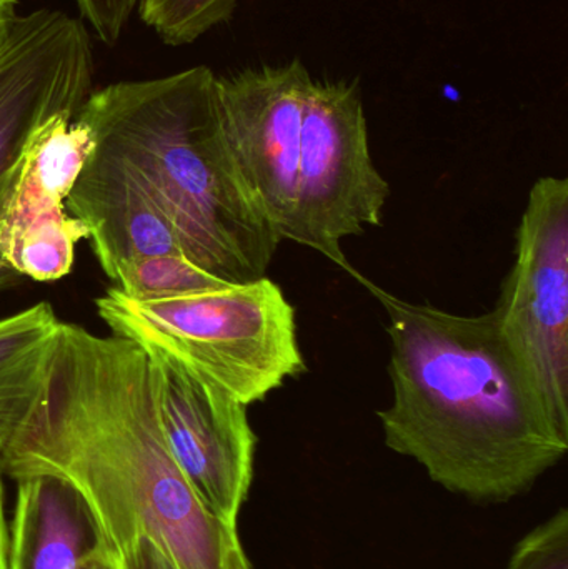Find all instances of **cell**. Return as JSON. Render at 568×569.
Here are the masks:
<instances>
[{
    "label": "cell",
    "mask_w": 568,
    "mask_h": 569,
    "mask_svg": "<svg viewBox=\"0 0 568 569\" xmlns=\"http://www.w3.org/2000/svg\"><path fill=\"white\" fill-rule=\"evenodd\" d=\"M59 323L46 301L0 318V453L39 397Z\"/></svg>",
    "instance_id": "13"
},
{
    "label": "cell",
    "mask_w": 568,
    "mask_h": 569,
    "mask_svg": "<svg viewBox=\"0 0 568 569\" xmlns=\"http://www.w3.org/2000/svg\"><path fill=\"white\" fill-rule=\"evenodd\" d=\"M83 19L93 27L99 39L113 46L126 29L139 0H76Z\"/></svg>",
    "instance_id": "17"
},
{
    "label": "cell",
    "mask_w": 568,
    "mask_h": 569,
    "mask_svg": "<svg viewBox=\"0 0 568 569\" xmlns=\"http://www.w3.org/2000/svg\"><path fill=\"white\" fill-rule=\"evenodd\" d=\"M89 33L62 10L13 17L0 43V222L33 137L59 116L76 117L92 93ZM22 277L0 252V291Z\"/></svg>",
    "instance_id": "7"
},
{
    "label": "cell",
    "mask_w": 568,
    "mask_h": 569,
    "mask_svg": "<svg viewBox=\"0 0 568 569\" xmlns=\"http://www.w3.org/2000/svg\"><path fill=\"white\" fill-rule=\"evenodd\" d=\"M86 569H119L117 568V558L112 551H103L99 557L93 558Z\"/></svg>",
    "instance_id": "21"
},
{
    "label": "cell",
    "mask_w": 568,
    "mask_h": 569,
    "mask_svg": "<svg viewBox=\"0 0 568 569\" xmlns=\"http://www.w3.org/2000/svg\"><path fill=\"white\" fill-rule=\"evenodd\" d=\"M2 467H0V569H9L7 553H9V527L6 521V508H3Z\"/></svg>",
    "instance_id": "19"
},
{
    "label": "cell",
    "mask_w": 568,
    "mask_h": 569,
    "mask_svg": "<svg viewBox=\"0 0 568 569\" xmlns=\"http://www.w3.org/2000/svg\"><path fill=\"white\" fill-rule=\"evenodd\" d=\"M117 290L133 300L192 293L226 283L190 262L183 253L140 257L123 262L112 277Z\"/></svg>",
    "instance_id": "14"
},
{
    "label": "cell",
    "mask_w": 568,
    "mask_h": 569,
    "mask_svg": "<svg viewBox=\"0 0 568 569\" xmlns=\"http://www.w3.org/2000/svg\"><path fill=\"white\" fill-rule=\"evenodd\" d=\"M93 147L87 126L59 116L33 137L0 222V252L22 279L56 282L70 273L87 239L66 200Z\"/></svg>",
    "instance_id": "10"
},
{
    "label": "cell",
    "mask_w": 568,
    "mask_h": 569,
    "mask_svg": "<svg viewBox=\"0 0 568 569\" xmlns=\"http://www.w3.org/2000/svg\"><path fill=\"white\" fill-rule=\"evenodd\" d=\"M110 551L82 495L50 475L17 480L9 569H86Z\"/></svg>",
    "instance_id": "12"
},
{
    "label": "cell",
    "mask_w": 568,
    "mask_h": 569,
    "mask_svg": "<svg viewBox=\"0 0 568 569\" xmlns=\"http://www.w3.org/2000/svg\"><path fill=\"white\" fill-rule=\"evenodd\" d=\"M299 60L217 77L220 120L237 172L280 242L296 206L303 107L312 86Z\"/></svg>",
    "instance_id": "9"
},
{
    "label": "cell",
    "mask_w": 568,
    "mask_h": 569,
    "mask_svg": "<svg viewBox=\"0 0 568 569\" xmlns=\"http://www.w3.org/2000/svg\"><path fill=\"white\" fill-rule=\"evenodd\" d=\"M390 186L377 170L357 83L312 80L303 107L290 242L322 253L350 276L342 242L380 227Z\"/></svg>",
    "instance_id": "5"
},
{
    "label": "cell",
    "mask_w": 568,
    "mask_h": 569,
    "mask_svg": "<svg viewBox=\"0 0 568 569\" xmlns=\"http://www.w3.org/2000/svg\"><path fill=\"white\" fill-rule=\"evenodd\" d=\"M116 558L119 569H176L169 558L147 538H139L126 553Z\"/></svg>",
    "instance_id": "18"
},
{
    "label": "cell",
    "mask_w": 568,
    "mask_h": 569,
    "mask_svg": "<svg viewBox=\"0 0 568 569\" xmlns=\"http://www.w3.org/2000/svg\"><path fill=\"white\" fill-rule=\"evenodd\" d=\"M76 119L152 190L190 262L229 283L266 277L282 242L237 172L209 67L103 87Z\"/></svg>",
    "instance_id": "3"
},
{
    "label": "cell",
    "mask_w": 568,
    "mask_h": 569,
    "mask_svg": "<svg viewBox=\"0 0 568 569\" xmlns=\"http://www.w3.org/2000/svg\"><path fill=\"white\" fill-rule=\"evenodd\" d=\"M16 0H0V43L6 39L16 13Z\"/></svg>",
    "instance_id": "20"
},
{
    "label": "cell",
    "mask_w": 568,
    "mask_h": 569,
    "mask_svg": "<svg viewBox=\"0 0 568 569\" xmlns=\"http://www.w3.org/2000/svg\"><path fill=\"white\" fill-rule=\"evenodd\" d=\"M237 0H139L140 19L169 46L196 42L236 12Z\"/></svg>",
    "instance_id": "15"
},
{
    "label": "cell",
    "mask_w": 568,
    "mask_h": 569,
    "mask_svg": "<svg viewBox=\"0 0 568 569\" xmlns=\"http://www.w3.org/2000/svg\"><path fill=\"white\" fill-rule=\"evenodd\" d=\"M12 480H66L116 557L139 538L176 569H252L237 528L203 507L160 430L152 363L140 345L60 321L39 397L0 453Z\"/></svg>",
    "instance_id": "1"
},
{
    "label": "cell",
    "mask_w": 568,
    "mask_h": 569,
    "mask_svg": "<svg viewBox=\"0 0 568 569\" xmlns=\"http://www.w3.org/2000/svg\"><path fill=\"white\" fill-rule=\"evenodd\" d=\"M510 353L568 433V180L540 177L516 232V260L492 310Z\"/></svg>",
    "instance_id": "6"
},
{
    "label": "cell",
    "mask_w": 568,
    "mask_h": 569,
    "mask_svg": "<svg viewBox=\"0 0 568 569\" xmlns=\"http://www.w3.org/2000/svg\"><path fill=\"white\" fill-rule=\"evenodd\" d=\"M386 308L392 401L377 413L387 447L430 480L480 503H507L568 451L492 311L412 303L357 276Z\"/></svg>",
    "instance_id": "2"
},
{
    "label": "cell",
    "mask_w": 568,
    "mask_h": 569,
    "mask_svg": "<svg viewBox=\"0 0 568 569\" xmlns=\"http://www.w3.org/2000/svg\"><path fill=\"white\" fill-rule=\"evenodd\" d=\"M66 210L86 227L93 256L109 279L129 260L183 253L176 227L152 190L96 142L67 197Z\"/></svg>",
    "instance_id": "11"
},
{
    "label": "cell",
    "mask_w": 568,
    "mask_h": 569,
    "mask_svg": "<svg viewBox=\"0 0 568 569\" xmlns=\"http://www.w3.org/2000/svg\"><path fill=\"white\" fill-rule=\"evenodd\" d=\"M509 569H568L567 510H560L517 545Z\"/></svg>",
    "instance_id": "16"
},
{
    "label": "cell",
    "mask_w": 568,
    "mask_h": 569,
    "mask_svg": "<svg viewBox=\"0 0 568 569\" xmlns=\"http://www.w3.org/2000/svg\"><path fill=\"white\" fill-rule=\"evenodd\" d=\"M96 308L116 337L173 358L246 407L307 370L296 308L267 277L153 300L113 287Z\"/></svg>",
    "instance_id": "4"
},
{
    "label": "cell",
    "mask_w": 568,
    "mask_h": 569,
    "mask_svg": "<svg viewBox=\"0 0 568 569\" xmlns=\"http://www.w3.org/2000/svg\"><path fill=\"white\" fill-rule=\"evenodd\" d=\"M146 351L170 457L203 507L237 528L252 487L257 448L249 407L173 358Z\"/></svg>",
    "instance_id": "8"
}]
</instances>
